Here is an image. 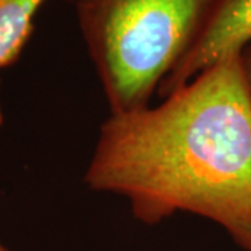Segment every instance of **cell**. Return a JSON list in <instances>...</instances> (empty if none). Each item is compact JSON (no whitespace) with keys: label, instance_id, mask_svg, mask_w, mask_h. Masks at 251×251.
Here are the masks:
<instances>
[{"label":"cell","instance_id":"6da1fadb","mask_svg":"<svg viewBox=\"0 0 251 251\" xmlns=\"http://www.w3.org/2000/svg\"><path fill=\"white\" fill-rule=\"evenodd\" d=\"M84 181L126 198L143 224L194 214L251 251V97L240 54L209 66L155 106L110 113Z\"/></svg>","mask_w":251,"mask_h":251},{"label":"cell","instance_id":"7a4b0ae2","mask_svg":"<svg viewBox=\"0 0 251 251\" xmlns=\"http://www.w3.org/2000/svg\"><path fill=\"white\" fill-rule=\"evenodd\" d=\"M216 0H77L110 113L150 105L196 42Z\"/></svg>","mask_w":251,"mask_h":251},{"label":"cell","instance_id":"3957f363","mask_svg":"<svg viewBox=\"0 0 251 251\" xmlns=\"http://www.w3.org/2000/svg\"><path fill=\"white\" fill-rule=\"evenodd\" d=\"M250 42L251 0H216L196 42L156 94L165 98L209 66L240 54Z\"/></svg>","mask_w":251,"mask_h":251},{"label":"cell","instance_id":"277c9868","mask_svg":"<svg viewBox=\"0 0 251 251\" xmlns=\"http://www.w3.org/2000/svg\"><path fill=\"white\" fill-rule=\"evenodd\" d=\"M46 0H0V69L17 59Z\"/></svg>","mask_w":251,"mask_h":251},{"label":"cell","instance_id":"5b68a950","mask_svg":"<svg viewBox=\"0 0 251 251\" xmlns=\"http://www.w3.org/2000/svg\"><path fill=\"white\" fill-rule=\"evenodd\" d=\"M240 63H242L243 75L251 97V42L240 52Z\"/></svg>","mask_w":251,"mask_h":251},{"label":"cell","instance_id":"8992f818","mask_svg":"<svg viewBox=\"0 0 251 251\" xmlns=\"http://www.w3.org/2000/svg\"><path fill=\"white\" fill-rule=\"evenodd\" d=\"M0 123H1V109H0ZM0 251H9V250H7L4 246H1V244H0Z\"/></svg>","mask_w":251,"mask_h":251}]
</instances>
